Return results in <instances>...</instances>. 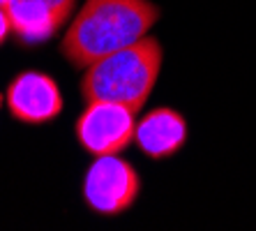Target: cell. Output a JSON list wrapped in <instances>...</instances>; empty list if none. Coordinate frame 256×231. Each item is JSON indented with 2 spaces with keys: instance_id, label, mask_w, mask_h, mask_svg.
Returning <instances> with one entry per match:
<instances>
[{
  "instance_id": "9",
  "label": "cell",
  "mask_w": 256,
  "mask_h": 231,
  "mask_svg": "<svg viewBox=\"0 0 256 231\" xmlns=\"http://www.w3.org/2000/svg\"><path fill=\"white\" fill-rule=\"evenodd\" d=\"M7 3H10V0H0V5H2V7H5V5H7Z\"/></svg>"
},
{
  "instance_id": "7",
  "label": "cell",
  "mask_w": 256,
  "mask_h": 231,
  "mask_svg": "<svg viewBox=\"0 0 256 231\" xmlns=\"http://www.w3.org/2000/svg\"><path fill=\"white\" fill-rule=\"evenodd\" d=\"M190 125L180 111L171 107H157L148 111L136 123V141L138 150L150 160H168L187 146Z\"/></svg>"
},
{
  "instance_id": "10",
  "label": "cell",
  "mask_w": 256,
  "mask_h": 231,
  "mask_svg": "<svg viewBox=\"0 0 256 231\" xmlns=\"http://www.w3.org/2000/svg\"><path fill=\"white\" fill-rule=\"evenodd\" d=\"M0 104H2V95H0Z\"/></svg>"
},
{
  "instance_id": "4",
  "label": "cell",
  "mask_w": 256,
  "mask_h": 231,
  "mask_svg": "<svg viewBox=\"0 0 256 231\" xmlns=\"http://www.w3.org/2000/svg\"><path fill=\"white\" fill-rule=\"evenodd\" d=\"M78 146L92 157L118 155L134 141L136 113L116 102H90L74 125Z\"/></svg>"
},
{
  "instance_id": "5",
  "label": "cell",
  "mask_w": 256,
  "mask_h": 231,
  "mask_svg": "<svg viewBox=\"0 0 256 231\" xmlns=\"http://www.w3.org/2000/svg\"><path fill=\"white\" fill-rule=\"evenodd\" d=\"M10 116L26 125H44L62 113V93L54 77L44 72L28 70L10 81L5 90Z\"/></svg>"
},
{
  "instance_id": "6",
  "label": "cell",
  "mask_w": 256,
  "mask_h": 231,
  "mask_svg": "<svg viewBox=\"0 0 256 231\" xmlns=\"http://www.w3.org/2000/svg\"><path fill=\"white\" fill-rule=\"evenodd\" d=\"M76 0H10L5 12L24 47L44 44L70 21Z\"/></svg>"
},
{
  "instance_id": "8",
  "label": "cell",
  "mask_w": 256,
  "mask_h": 231,
  "mask_svg": "<svg viewBox=\"0 0 256 231\" xmlns=\"http://www.w3.org/2000/svg\"><path fill=\"white\" fill-rule=\"evenodd\" d=\"M10 33H12V24H10V17H7L5 7L0 5V47H2V44L7 42Z\"/></svg>"
},
{
  "instance_id": "2",
  "label": "cell",
  "mask_w": 256,
  "mask_h": 231,
  "mask_svg": "<svg viewBox=\"0 0 256 231\" xmlns=\"http://www.w3.org/2000/svg\"><path fill=\"white\" fill-rule=\"evenodd\" d=\"M164 63V49L157 37H143L136 44L125 47L100 58L78 83V93L86 104L90 102H116L138 113L150 93L155 90Z\"/></svg>"
},
{
  "instance_id": "3",
  "label": "cell",
  "mask_w": 256,
  "mask_h": 231,
  "mask_svg": "<svg viewBox=\"0 0 256 231\" xmlns=\"http://www.w3.org/2000/svg\"><path fill=\"white\" fill-rule=\"evenodd\" d=\"M141 194V176L118 155H102L88 166L84 178V201L97 215L116 217L134 206Z\"/></svg>"
},
{
  "instance_id": "1",
  "label": "cell",
  "mask_w": 256,
  "mask_h": 231,
  "mask_svg": "<svg viewBox=\"0 0 256 231\" xmlns=\"http://www.w3.org/2000/svg\"><path fill=\"white\" fill-rule=\"evenodd\" d=\"M160 17V7L150 0H86L58 49L72 67L86 70L143 40Z\"/></svg>"
}]
</instances>
